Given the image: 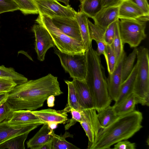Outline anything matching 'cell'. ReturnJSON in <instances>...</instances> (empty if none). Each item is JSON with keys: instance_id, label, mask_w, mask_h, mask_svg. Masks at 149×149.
Masks as SVG:
<instances>
[{"instance_id": "23", "label": "cell", "mask_w": 149, "mask_h": 149, "mask_svg": "<svg viewBox=\"0 0 149 149\" xmlns=\"http://www.w3.org/2000/svg\"><path fill=\"white\" fill-rule=\"evenodd\" d=\"M50 133L52 136V149H79L76 146L66 140L67 137L73 138V135L69 132H65L62 135L55 134L53 130H51Z\"/></svg>"}, {"instance_id": "41", "label": "cell", "mask_w": 149, "mask_h": 149, "mask_svg": "<svg viewBox=\"0 0 149 149\" xmlns=\"http://www.w3.org/2000/svg\"><path fill=\"white\" fill-rule=\"evenodd\" d=\"M97 49L96 51L97 54L100 56L103 54L105 58L106 56L107 45L104 42L97 41Z\"/></svg>"}, {"instance_id": "10", "label": "cell", "mask_w": 149, "mask_h": 149, "mask_svg": "<svg viewBox=\"0 0 149 149\" xmlns=\"http://www.w3.org/2000/svg\"><path fill=\"white\" fill-rule=\"evenodd\" d=\"M82 118L79 123L88 139L87 148L93 143L100 129L103 127L97 118L95 109H83L82 110Z\"/></svg>"}, {"instance_id": "35", "label": "cell", "mask_w": 149, "mask_h": 149, "mask_svg": "<svg viewBox=\"0 0 149 149\" xmlns=\"http://www.w3.org/2000/svg\"><path fill=\"white\" fill-rule=\"evenodd\" d=\"M18 10L19 7L13 0H0V14Z\"/></svg>"}, {"instance_id": "5", "label": "cell", "mask_w": 149, "mask_h": 149, "mask_svg": "<svg viewBox=\"0 0 149 149\" xmlns=\"http://www.w3.org/2000/svg\"><path fill=\"white\" fill-rule=\"evenodd\" d=\"M138 70L132 93L138 103L149 105V50L146 47L137 48Z\"/></svg>"}, {"instance_id": "16", "label": "cell", "mask_w": 149, "mask_h": 149, "mask_svg": "<svg viewBox=\"0 0 149 149\" xmlns=\"http://www.w3.org/2000/svg\"><path fill=\"white\" fill-rule=\"evenodd\" d=\"M79 105L82 109H95L93 98L84 80L73 79Z\"/></svg>"}, {"instance_id": "21", "label": "cell", "mask_w": 149, "mask_h": 149, "mask_svg": "<svg viewBox=\"0 0 149 149\" xmlns=\"http://www.w3.org/2000/svg\"><path fill=\"white\" fill-rule=\"evenodd\" d=\"M88 17L83 13L77 12L76 18L77 21L81 34L82 42L86 52L92 46L88 24Z\"/></svg>"}, {"instance_id": "26", "label": "cell", "mask_w": 149, "mask_h": 149, "mask_svg": "<svg viewBox=\"0 0 149 149\" xmlns=\"http://www.w3.org/2000/svg\"><path fill=\"white\" fill-rule=\"evenodd\" d=\"M0 78L8 79L14 81L17 85L27 81V78L16 72L12 68H7L3 65H0Z\"/></svg>"}, {"instance_id": "33", "label": "cell", "mask_w": 149, "mask_h": 149, "mask_svg": "<svg viewBox=\"0 0 149 149\" xmlns=\"http://www.w3.org/2000/svg\"><path fill=\"white\" fill-rule=\"evenodd\" d=\"M88 24L91 40L92 41L93 40H94L96 42L102 41L105 42L104 36L105 29L93 23L88 19Z\"/></svg>"}, {"instance_id": "31", "label": "cell", "mask_w": 149, "mask_h": 149, "mask_svg": "<svg viewBox=\"0 0 149 149\" xmlns=\"http://www.w3.org/2000/svg\"><path fill=\"white\" fill-rule=\"evenodd\" d=\"M19 10L24 15L38 14L37 8L33 0H13Z\"/></svg>"}, {"instance_id": "34", "label": "cell", "mask_w": 149, "mask_h": 149, "mask_svg": "<svg viewBox=\"0 0 149 149\" xmlns=\"http://www.w3.org/2000/svg\"><path fill=\"white\" fill-rule=\"evenodd\" d=\"M82 110L78 111L72 108L70 109L69 112H70L71 113L72 118L68 120L67 122V123L65 125V130H68L77 122H79L81 120L82 116Z\"/></svg>"}, {"instance_id": "28", "label": "cell", "mask_w": 149, "mask_h": 149, "mask_svg": "<svg viewBox=\"0 0 149 149\" xmlns=\"http://www.w3.org/2000/svg\"><path fill=\"white\" fill-rule=\"evenodd\" d=\"M97 117L100 124L104 127L111 124L118 116L116 114L113 106L110 105L98 112Z\"/></svg>"}, {"instance_id": "24", "label": "cell", "mask_w": 149, "mask_h": 149, "mask_svg": "<svg viewBox=\"0 0 149 149\" xmlns=\"http://www.w3.org/2000/svg\"><path fill=\"white\" fill-rule=\"evenodd\" d=\"M102 0H83L79 6L80 12L92 18L102 8Z\"/></svg>"}, {"instance_id": "47", "label": "cell", "mask_w": 149, "mask_h": 149, "mask_svg": "<svg viewBox=\"0 0 149 149\" xmlns=\"http://www.w3.org/2000/svg\"><path fill=\"white\" fill-rule=\"evenodd\" d=\"M58 1L62 2L64 3L66 6L69 5V0H56Z\"/></svg>"}, {"instance_id": "2", "label": "cell", "mask_w": 149, "mask_h": 149, "mask_svg": "<svg viewBox=\"0 0 149 149\" xmlns=\"http://www.w3.org/2000/svg\"><path fill=\"white\" fill-rule=\"evenodd\" d=\"M143 118L142 113L135 110L118 116L111 124L100 129L88 149H110L118 142L128 139L142 127Z\"/></svg>"}, {"instance_id": "4", "label": "cell", "mask_w": 149, "mask_h": 149, "mask_svg": "<svg viewBox=\"0 0 149 149\" xmlns=\"http://www.w3.org/2000/svg\"><path fill=\"white\" fill-rule=\"evenodd\" d=\"M35 21L47 31L55 46L61 52L71 55L85 53L82 42L65 34L54 24L50 17L39 15Z\"/></svg>"}, {"instance_id": "17", "label": "cell", "mask_w": 149, "mask_h": 149, "mask_svg": "<svg viewBox=\"0 0 149 149\" xmlns=\"http://www.w3.org/2000/svg\"><path fill=\"white\" fill-rule=\"evenodd\" d=\"M32 113L42 121L47 123L54 122L65 124L68 120L67 112L64 109L57 111L47 109L38 111H32Z\"/></svg>"}, {"instance_id": "20", "label": "cell", "mask_w": 149, "mask_h": 149, "mask_svg": "<svg viewBox=\"0 0 149 149\" xmlns=\"http://www.w3.org/2000/svg\"><path fill=\"white\" fill-rule=\"evenodd\" d=\"M137 70L138 64L136 62L129 76L122 83L119 96L113 105L119 104L132 93Z\"/></svg>"}, {"instance_id": "39", "label": "cell", "mask_w": 149, "mask_h": 149, "mask_svg": "<svg viewBox=\"0 0 149 149\" xmlns=\"http://www.w3.org/2000/svg\"><path fill=\"white\" fill-rule=\"evenodd\" d=\"M114 145V149H135L136 144L131 143L127 140L119 141Z\"/></svg>"}, {"instance_id": "13", "label": "cell", "mask_w": 149, "mask_h": 149, "mask_svg": "<svg viewBox=\"0 0 149 149\" xmlns=\"http://www.w3.org/2000/svg\"><path fill=\"white\" fill-rule=\"evenodd\" d=\"M119 19L136 20L147 22L149 15H147L137 5L130 0H124L119 6Z\"/></svg>"}, {"instance_id": "25", "label": "cell", "mask_w": 149, "mask_h": 149, "mask_svg": "<svg viewBox=\"0 0 149 149\" xmlns=\"http://www.w3.org/2000/svg\"><path fill=\"white\" fill-rule=\"evenodd\" d=\"M68 87V98L67 104L64 109L68 113L69 112L71 108L81 111L82 109L80 107L77 96L76 90L72 81L65 80Z\"/></svg>"}, {"instance_id": "14", "label": "cell", "mask_w": 149, "mask_h": 149, "mask_svg": "<svg viewBox=\"0 0 149 149\" xmlns=\"http://www.w3.org/2000/svg\"><path fill=\"white\" fill-rule=\"evenodd\" d=\"M51 19L54 24L65 34L82 41L79 25L76 18L54 17Z\"/></svg>"}, {"instance_id": "29", "label": "cell", "mask_w": 149, "mask_h": 149, "mask_svg": "<svg viewBox=\"0 0 149 149\" xmlns=\"http://www.w3.org/2000/svg\"><path fill=\"white\" fill-rule=\"evenodd\" d=\"M136 53L137 48L134 47L132 52L124 60L122 69V83L128 77L132 70Z\"/></svg>"}, {"instance_id": "19", "label": "cell", "mask_w": 149, "mask_h": 149, "mask_svg": "<svg viewBox=\"0 0 149 149\" xmlns=\"http://www.w3.org/2000/svg\"><path fill=\"white\" fill-rule=\"evenodd\" d=\"M5 120L9 123H24L39 122L44 124L47 123L40 120L32 113L31 111L25 109L12 111Z\"/></svg>"}, {"instance_id": "42", "label": "cell", "mask_w": 149, "mask_h": 149, "mask_svg": "<svg viewBox=\"0 0 149 149\" xmlns=\"http://www.w3.org/2000/svg\"><path fill=\"white\" fill-rule=\"evenodd\" d=\"M124 0H102V8L119 6Z\"/></svg>"}, {"instance_id": "46", "label": "cell", "mask_w": 149, "mask_h": 149, "mask_svg": "<svg viewBox=\"0 0 149 149\" xmlns=\"http://www.w3.org/2000/svg\"><path fill=\"white\" fill-rule=\"evenodd\" d=\"M47 124L49 128L53 130L56 129L57 127L58 124V123L54 122L48 123H47Z\"/></svg>"}, {"instance_id": "32", "label": "cell", "mask_w": 149, "mask_h": 149, "mask_svg": "<svg viewBox=\"0 0 149 149\" xmlns=\"http://www.w3.org/2000/svg\"><path fill=\"white\" fill-rule=\"evenodd\" d=\"M109 74H112L117 64V60L113 44L107 45L106 56L105 58Z\"/></svg>"}, {"instance_id": "38", "label": "cell", "mask_w": 149, "mask_h": 149, "mask_svg": "<svg viewBox=\"0 0 149 149\" xmlns=\"http://www.w3.org/2000/svg\"><path fill=\"white\" fill-rule=\"evenodd\" d=\"M12 111L6 101L0 104V123L5 120Z\"/></svg>"}, {"instance_id": "6", "label": "cell", "mask_w": 149, "mask_h": 149, "mask_svg": "<svg viewBox=\"0 0 149 149\" xmlns=\"http://www.w3.org/2000/svg\"><path fill=\"white\" fill-rule=\"evenodd\" d=\"M146 22L136 20L120 19V34L123 44L136 47L146 37L145 33Z\"/></svg>"}, {"instance_id": "11", "label": "cell", "mask_w": 149, "mask_h": 149, "mask_svg": "<svg viewBox=\"0 0 149 149\" xmlns=\"http://www.w3.org/2000/svg\"><path fill=\"white\" fill-rule=\"evenodd\" d=\"M31 30L34 34L35 49L38 60L43 61L47 51L51 47H54L52 39L47 31L39 24H34Z\"/></svg>"}, {"instance_id": "43", "label": "cell", "mask_w": 149, "mask_h": 149, "mask_svg": "<svg viewBox=\"0 0 149 149\" xmlns=\"http://www.w3.org/2000/svg\"><path fill=\"white\" fill-rule=\"evenodd\" d=\"M54 95H51L49 96L47 99V104L48 107H52L54 106L55 97Z\"/></svg>"}, {"instance_id": "7", "label": "cell", "mask_w": 149, "mask_h": 149, "mask_svg": "<svg viewBox=\"0 0 149 149\" xmlns=\"http://www.w3.org/2000/svg\"><path fill=\"white\" fill-rule=\"evenodd\" d=\"M54 49V53L60 59L61 66L70 77L73 79L84 80L87 67L86 53L71 55L63 53L55 47Z\"/></svg>"}, {"instance_id": "45", "label": "cell", "mask_w": 149, "mask_h": 149, "mask_svg": "<svg viewBox=\"0 0 149 149\" xmlns=\"http://www.w3.org/2000/svg\"><path fill=\"white\" fill-rule=\"evenodd\" d=\"M52 145L51 140L42 145L39 149H52Z\"/></svg>"}, {"instance_id": "1", "label": "cell", "mask_w": 149, "mask_h": 149, "mask_svg": "<svg viewBox=\"0 0 149 149\" xmlns=\"http://www.w3.org/2000/svg\"><path fill=\"white\" fill-rule=\"evenodd\" d=\"M57 77L50 73L39 79L17 85L8 93L6 102L12 111H33L42 107L51 95L63 94Z\"/></svg>"}, {"instance_id": "18", "label": "cell", "mask_w": 149, "mask_h": 149, "mask_svg": "<svg viewBox=\"0 0 149 149\" xmlns=\"http://www.w3.org/2000/svg\"><path fill=\"white\" fill-rule=\"evenodd\" d=\"M51 130L47 123L43 124L34 136L27 142V148L39 149L42 145L51 140L52 136L50 133Z\"/></svg>"}, {"instance_id": "12", "label": "cell", "mask_w": 149, "mask_h": 149, "mask_svg": "<svg viewBox=\"0 0 149 149\" xmlns=\"http://www.w3.org/2000/svg\"><path fill=\"white\" fill-rule=\"evenodd\" d=\"M127 57L124 51L118 62L113 73L109 74L107 81L108 89L109 95L115 102L119 96L120 88L122 83V69L125 60Z\"/></svg>"}, {"instance_id": "30", "label": "cell", "mask_w": 149, "mask_h": 149, "mask_svg": "<svg viewBox=\"0 0 149 149\" xmlns=\"http://www.w3.org/2000/svg\"><path fill=\"white\" fill-rule=\"evenodd\" d=\"M119 19L116 21L115 35L112 43L116 57L117 63L124 52L123 45L121 39L119 27Z\"/></svg>"}, {"instance_id": "22", "label": "cell", "mask_w": 149, "mask_h": 149, "mask_svg": "<svg viewBox=\"0 0 149 149\" xmlns=\"http://www.w3.org/2000/svg\"><path fill=\"white\" fill-rule=\"evenodd\" d=\"M138 104L135 96L132 93L120 103L113 107L116 114L118 116L134 110L135 105Z\"/></svg>"}, {"instance_id": "15", "label": "cell", "mask_w": 149, "mask_h": 149, "mask_svg": "<svg viewBox=\"0 0 149 149\" xmlns=\"http://www.w3.org/2000/svg\"><path fill=\"white\" fill-rule=\"evenodd\" d=\"M119 6L103 7L92 18L94 24L104 29L119 19Z\"/></svg>"}, {"instance_id": "37", "label": "cell", "mask_w": 149, "mask_h": 149, "mask_svg": "<svg viewBox=\"0 0 149 149\" xmlns=\"http://www.w3.org/2000/svg\"><path fill=\"white\" fill-rule=\"evenodd\" d=\"M17 85V84L13 80L0 78V93H9Z\"/></svg>"}, {"instance_id": "36", "label": "cell", "mask_w": 149, "mask_h": 149, "mask_svg": "<svg viewBox=\"0 0 149 149\" xmlns=\"http://www.w3.org/2000/svg\"><path fill=\"white\" fill-rule=\"evenodd\" d=\"M117 20L109 25L105 30L104 36V40L107 45H110L113 42Z\"/></svg>"}, {"instance_id": "8", "label": "cell", "mask_w": 149, "mask_h": 149, "mask_svg": "<svg viewBox=\"0 0 149 149\" xmlns=\"http://www.w3.org/2000/svg\"><path fill=\"white\" fill-rule=\"evenodd\" d=\"M39 15L54 17L76 18L77 12L70 5L64 6L56 0H33Z\"/></svg>"}, {"instance_id": "3", "label": "cell", "mask_w": 149, "mask_h": 149, "mask_svg": "<svg viewBox=\"0 0 149 149\" xmlns=\"http://www.w3.org/2000/svg\"><path fill=\"white\" fill-rule=\"evenodd\" d=\"M85 53L87 67L84 80L91 92L95 109L99 112L110 105L112 100L109 94L107 78L100 56L92 46Z\"/></svg>"}, {"instance_id": "27", "label": "cell", "mask_w": 149, "mask_h": 149, "mask_svg": "<svg viewBox=\"0 0 149 149\" xmlns=\"http://www.w3.org/2000/svg\"><path fill=\"white\" fill-rule=\"evenodd\" d=\"M29 133L19 135L0 144V149H25L24 142Z\"/></svg>"}, {"instance_id": "40", "label": "cell", "mask_w": 149, "mask_h": 149, "mask_svg": "<svg viewBox=\"0 0 149 149\" xmlns=\"http://www.w3.org/2000/svg\"><path fill=\"white\" fill-rule=\"evenodd\" d=\"M137 5L147 15H149V6L147 0H130Z\"/></svg>"}, {"instance_id": "9", "label": "cell", "mask_w": 149, "mask_h": 149, "mask_svg": "<svg viewBox=\"0 0 149 149\" xmlns=\"http://www.w3.org/2000/svg\"><path fill=\"white\" fill-rule=\"evenodd\" d=\"M43 124L39 122L19 123H9L4 120L0 123V144L15 136L29 133Z\"/></svg>"}, {"instance_id": "48", "label": "cell", "mask_w": 149, "mask_h": 149, "mask_svg": "<svg viewBox=\"0 0 149 149\" xmlns=\"http://www.w3.org/2000/svg\"><path fill=\"white\" fill-rule=\"evenodd\" d=\"M80 2H81L83 0H79Z\"/></svg>"}, {"instance_id": "44", "label": "cell", "mask_w": 149, "mask_h": 149, "mask_svg": "<svg viewBox=\"0 0 149 149\" xmlns=\"http://www.w3.org/2000/svg\"><path fill=\"white\" fill-rule=\"evenodd\" d=\"M8 96V93H0V104L6 101Z\"/></svg>"}]
</instances>
